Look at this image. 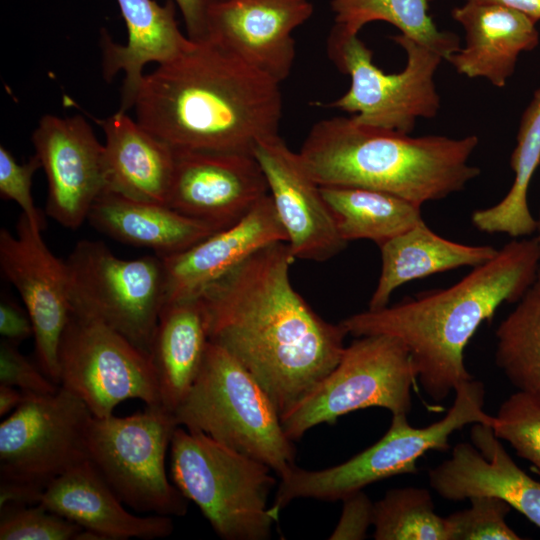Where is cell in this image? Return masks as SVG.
Segmentation results:
<instances>
[{
    "instance_id": "obj_27",
    "label": "cell",
    "mask_w": 540,
    "mask_h": 540,
    "mask_svg": "<svg viewBox=\"0 0 540 540\" xmlns=\"http://www.w3.org/2000/svg\"><path fill=\"white\" fill-rule=\"evenodd\" d=\"M381 272L368 309L389 305L392 293L405 283L460 267H477L498 249L491 245H466L446 239L425 221L379 246Z\"/></svg>"
},
{
    "instance_id": "obj_3",
    "label": "cell",
    "mask_w": 540,
    "mask_h": 540,
    "mask_svg": "<svg viewBox=\"0 0 540 540\" xmlns=\"http://www.w3.org/2000/svg\"><path fill=\"white\" fill-rule=\"evenodd\" d=\"M540 234L514 238L494 258L455 284L422 292L340 322L355 337L386 334L408 349L418 382L434 401H443L472 375L464 351L477 329L504 303H517L536 278Z\"/></svg>"
},
{
    "instance_id": "obj_9",
    "label": "cell",
    "mask_w": 540,
    "mask_h": 540,
    "mask_svg": "<svg viewBox=\"0 0 540 540\" xmlns=\"http://www.w3.org/2000/svg\"><path fill=\"white\" fill-rule=\"evenodd\" d=\"M417 372L406 346L396 337H356L337 365L304 397L281 414L286 435L297 441L309 429L370 407L409 414Z\"/></svg>"
},
{
    "instance_id": "obj_11",
    "label": "cell",
    "mask_w": 540,
    "mask_h": 540,
    "mask_svg": "<svg viewBox=\"0 0 540 540\" xmlns=\"http://www.w3.org/2000/svg\"><path fill=\"white\" fill-rule=\"evenodd\" d=\"M65 263L71 310L105 324L150 355L165 304L162 258L121 259L103 242L85 239Z\"/></svg>"
},
{
    "instance_id": "obj_39",
    "label": "cell",
    "mask_w": 540,
    "mask_h": 540,
    "mask_svg": "<svg viewBox=\"0 0 540 540\" xmlns=\"http://www.w3.org/2000/svg\"><path fill=\"white\" fill-rule=\"evenodd\" d=\"M0 334L3 339L18 346L34 334L27 310L7 297H2L0 302Z\"/></svg>"
},
{
    "instance_id": "obj_1",
    "label": "cell",
    "mask_w": 540,
    "mask_h": 540,
    "mask_svg": "<svg viewBox=\"0 0 540 540\" xmlns=\"http://www.w3.org/2000/svg\"><path fill=\"white\" fill-rule=\"evenodd\" d=\"M295 260L288 243L269 244L199 296L209 341L251 373L280 416L337 365L347 335L293 288Z\"/></svg>"
},
{
    "instance_id": "obj_24",
    "label": "cell",
    "mask_w": 540,
    "mask_h": 540,
    "mask_svg": "<svg viewBox=\"0 0 540 540\" xmlns=\"http://www.w3.org/2000/svg\"><path fill=\"white\" fill-rule=\"evenodd\" d=\"M99 123L105 134V192L167 205L174 149L126 112L118 111Z\"/></svg>"
},
{
    "instance_id": "obj_7",
    "label": "cell",
    "mask_w": 540,
    "mask_h": 540,
    "mask_svg": "<svg viewBox=\"0 0 540 540\" xmlns=\"http://www.w3.org/2000/svg\"><path fill=\"white\" fill-rule=\"evenodd\" d=\"M454 392L452 406L437 422L415 428L410 425L407 414H394L384 436L349 460L323 470L292 466L279 476L271 506L280 512L299 498L342 500L372 483L416 473L419 458L430 450H447L450 436L466 425L481 423L492 427L495 417L483 410L485 387L482 382L465 381Z\"/></svg>"
},
{
    "instance_id": "obj_20",
    "label": "cell",
    "mask_w": 540,
    "mask_h": 540,
    "mask_svg": "<svg viewBox=\"0 0 540 540\" xmlns=\"http://www.w3.org/2000/svg\"><path fill=\"white\" fill-rule=\"evenodd\" d=\"M276 242L287 243V235L267 195L234 225L182 252L160 256L165 270V303L199 297L254 252Z\"/></svg>"
},
{
    "instance_id": "obj_5",
    "label": "cell",
    "mask_w": 540,
    "mask_h": 540,
    "mask_svg": "<svg viewBox=\"0 0 540 540\" xmlns=\"http://www.w3.org/2000/svg\"><path fill=\"white\" fill-rule=\"evenodd\" d=\"M170 450L174 485L220 538H271L279 512L268 505L277 484L269 466L181 426L173 433Z\"/></svg>"
},
{
    "instance_id": "obj_15",
    "label": "cell",
    "mask_w": 540,
    "mask_h": 540,
    "mask_svg": "<svg viewBox=\"0 0 540 540\" xmlns=\"http://www.w3.org/2000/svg\"><path fill=\"white\" fill-rule=\"evenodd\" d=\"M267 195L265 175L252 154L174 149L167 205L187 217L223 230Z\"/></svg>"
},
{
    "instance_id": "obj_42",
    "label": "cell",
    "mask_w": 540,
    "mask_h": 540,
    "mask_svg": "<svg viewBox=\"0 0 540 540\" xmlns=\"http://www.w3.org/2000/svg\"><path fill=\"white\" fill-rule=\"evenodd\" d=\"M28 393L19 388L0 384V416L18 408L27 398Z\"/></svg>"
},
{
    "instance_id": "obj_23",
    "label": "cell",
    "mask_w": 540,
    "mask_h": 540,
    "mask_svg": "<svg viewBox=\"0 0 540 540\" xmlns=\"http://www.w3.org/2000/svg\"><path fill=\"white\" fill-rule=\"evenodd\" d=\"M125 21L128 40L119 45L108 35L101 39L103 75L110 81L123 71L121 108L126 112L134 107L138 90L144 78L146 64L168 62L181 54L191 39L178 28L175 5L168 0L160 5L154 0H117Z\"/></svg>"
},
{
    "instance_id": "obj_2",
    "label": "cell",
    "mask_w": 540,
    "mask_h": 540,
    "mask_svg": "<svg viewBox=\"0 0 540 540\" xmlns=\"http://www.w3.org/2000/svg\"><path fill=\"white\" fill-rule=\"evenodd\" d=\"M280 82L219 44L193 41L144 75L137 122L174 149L252 154L279 134Z\"/></svg>"
},
{
    "instance_id": "obj_19",
    "label": "cell",
    "mask_w": 540,
    "mask_h": 540,
    "mask_svg": "<svg viewBox=\"0 0 540 540\" xmlns=\"http://www.w3.org/2000/svg\"><path fill=\"white\" fill-rule=\"evenodd\" d=\"M470 438L429 471L431 488L452 501L499 498L540 528V482L517 466L490 425L472 424Z\"/></svg>"
},
{
    "instance_id": "obj_28",
    "label": "cell",
    "mask_w": 540,
    "mask_h": 540,
    "mask_svg": "<svg viewBox=\"0 0 540 540\" xmlns=\"http://www.w3.org/2000/svg\"><path fill=\"white\" fill-rule=\"evenodd\" d=\"M540 165V87L522 113L516 146L510 156L514 181L508 193L497 204L475 210L473 226L485 233H504L512 238L537 233V220L528 205V190Z\"/></svg>"
},
{
    "instance_id": "obj_40",
    "label": "cell",
    "mask_w": 540,
    "mask_h": 540,
    "mask_svg": "<svg viewBox=\"0 0 540 540\" xmlns=\"http://www.w3.org/2000/svg\"><path fill=\"white\" fill-rule=\"evenodd\" d=\"M216 0H175L184 18L188 37L193 41L207 39L208 14Z\"/></svg>"
},
{
    "instance_id": "obj_29",
    "label": "cell",
    "mask_w": 540,
    "mask_h": 540,
    "mask_svg": "<svg viewBox=\"0 0 540 540\" xmlns=\"http://www.w3.org/2000/svg\"><path fill=\"white\" fill-rule=\"evenodd\" d=\"M342 238L378 246L423 222L421 206L394 194L362 187H321Z\"/></svg>"
},
{
    "instance_id": "obj_32",
    "label": "cell",
    "mask_w": 540,
    "mask_h": 540,
    "mask_svg": "<svg viewBox=\"0 0 540 540\" xmlns=\"http://www.w3.org/2000/svg\"><path fill=\"white\" fill-rule=\"evenodd\" d=\"M372 525L376 540H447L445 518L425 488L388 490L374 503Z\"/></svg>"
},
{
    "instance_id": "obj_8",
    "label": "cell",
    "mask_w": 540,
    "mask_h": 540,
    "mask_svg": "<svg viewBox=\"0 0 540 540\" xmlns=\"http://www.w3.org/2000/svg\"><path fill=\"white\" fill-rule=\"evenodd\" d=\"M358 34L335 23L327 38L330 60L350 77L349 89L329 106L352 114L362 125L406 134L418 119L434 118L441 107L434 77L444 58L402 34L393 35L406 64L387 74L374 64L372 50Z\"/></svg>"
},
{
    "instance_id": "obj_37",
    "label": "cell",
    "mask_w": 540,
    "mask_h": 540,
    "mask_svg": "<svg viewBox=\"0 0 540 540\" xmlns=\"http://www.w3.org/2000/svg\"><path fill=\"white\" fill-rule=\"evenodd\" d=\"M0 384L39 395L53 394L60 387L28 360L18 350V345L5 339L0 344Z\"/></svg>"
},
{
    "instance_id": "obj_12",
    "label": "cell",
    "mask_w": 540,
    "mask_h": 540,
    "mask_svg": "<svg viewBox=\"0 0 540 540\" xmlns=\"http://www.w3.org/2000/svg\"><path fill=\"white\" fill-rule=\"evenodd\" d=\"M58 364L60 386L78 396L94 417L112 415L129 399L162 406L150 355L105 324L72 310Z\"/></svg>"
},
{
    "instance_id": "obj_6",
    "label": "cell",
    "mask_w": 540,
    "mask_h": 540,
    "mask_svg": "<svg viewBox=\"0 0 540 540\" xmlns=\"http://www.w3.org/2000/svg\"><path fill=\"white\" fill-rule=\"evenodd\" d=\"M173 415L178 426L259 460L278 476L295 465L294 441L269 396L241 363L211 341L191 389Z\"/></svg>"
},
{
    "instance_id": "obj_25",
    "label": "cell",
    "mask_w": 540,
    "mask_h": 540,
    "mask_svg": "<svg viewBox=\"0 0 540 540\" xmlns=\"http://www.w3.org/2000/svg\"><path fill=\"white\" fill-rule=\"evenodd\" d=\"M98 231L120 242L148 248L158 256L182 252L209 235L213 227L165 204L104 192L87 219Z\"/></svg>"
},
{
    "instance_id": "obj_4",
    "label": "cell",
    "mask_w": 540,
    "mask_h": 540,
    "mask_svg": "<svg viewBox=\"0 0 540 540\" xmlns=\"http://www.w3.org/2000/svg\"><path fill=\"white\" fill-rule=\"evenodd\" d=\"M478 144L476 135L412 137L336 116L316 122L298 153L321 187L375 189L422 206L464 190L481 174L469 163Z\"/></svg>"
},
{
    "instance_id": "obj_18",
    "label": "cell",
    "mask_w": 540,
    "mask_h": 540,
    "mask_svg": "<svg viewBox=\"0 0 540 540\" xmlns=\"http://www.w3.org/2000/svg\"><path fill=\"white\" fill-rule=\"evenodd\" d=\"M312 13L308 0H216L207 39L281 83L295 60L293 31Z\"/></svg>"
},
{
    "instance_id": "obj_13",
    "label": "cell",
    "mask_w": 540,
    "mask_h": 540,
    "mask_svg": "<svg viewBox=\"0 0 540 540\" xmlns=\"http://www.w3.org/2000/svg\"><path fill=\"white\" fill-rule=\"evenodd\" d=\"M92 417L87 405L62 386L53 394L28 393L0 424V481L43 493L56 477L87 460Z\"/></svg>"
},
{
    "instance_id": "obj_21",
    "label": "cell",
    "mask_w": 540,
    "mask_h": 540,
    "mask_svg": "<svg viewBox=\"0 0 540 540\" xmlns=\"http://www.w3.org/2000/svg\"><path fill=\"white\" fill-rule=\"evenodd\" d=\"M39 504L102 540H151L165 538L174 530L171 516L127 511L88 459L51 481Z\"/></svg>"
},
{
    "instance_id": "obj_36",
    "label": "cell",
    "mask_w": 540,
    "mask_h": 540,
    "mask_svg": "<svg viewBox=\"0 0 540 540\" xmlns=\"http://www.w3.org/2000/svg\"><path fill=\"white\" fill-rule=\"evenodd\" d=\"M40 167L41 163L36 155L27 163L19 164L6 147L0 146L1 197L16 202L31 224L43 231L45 214L35 206L31 194L32 177Z\"/></svg>"
},
{
    "instance_id": "obj_34",
    "label": "cell",
    "mask_w": 540,
    "mask_h": 540,
    "mask_svg": "<svg viewBox=\"0 0 540 540\" xmlns=\"http://www.w3.org/2000/svg\"><path fill=\"white\" fill-rule=\"evenodd\" d=\"M83 530L39 503L0 507V540H79Z\"/></svg>"
},
{
    "instance_id": "obj_16",
    "label": "cell",
    "mask_w": 540,
    "mask_h": 540,
    "mask_svg": "<svg viewBox=\"0 0 540 540\" xmlns=\"http://www.w3.org/2000/svg\"><path fill=\"white\" fill-rule=\"evenodd\" d=\"M32 142L48 181L47 215L65 228H79L106 191L104 145L80 115L43 116Z\"/></svg>"
},
{
    "instance_id": "obj_17",
    "label": "cell",
    "mask_w": 540,
    "mask_h": 540,
    "mask_svg": "<svg viewBox=\"0 0 540 540\" xmlns=\"http://www.w3.org/2000/svg\"><path fill=\"white\" fill-rule=\"evenodd\" d=\"M253 155L263 170L295 259L323 262L339 254L348 242L340 235L321 188L299 153L278 134L260 141Z\"/></svg>"
},
{
    "instance_id": "obj_10",
    "label": "cell",
    "mask_w": 540,
    "mask_h": 540,
    "mask_svg": "<svg viewBox=\"0 0 540 540\" xmlns=\"http://www.w3.org/2000/svg\"><path fill=\"white\" fill-rule=\"evenodd\" d=\"M178 426L163 406L126 417H92L87 459L117 497L137 512L183 516L188 500L170 483L165 458Z\"/></svg>"
},
{
    "instance_id": "obj_35",
    "label": "cell",
    "mask_w": 540,
    "mask_h": 540,
    "mask_svg": "<svg viewBox=\"0 0 540 540\" xmlns=\"http://www.w3.org/2000/svg\"><path fill=\"white\" fill-rule=\"evenodd\" d=\"M471 507L445 518L447 540H519L521 537L506 523L511 506L489 496L469 499Z\"/></svg>"
},
{
    "instance_id": "obj_41",
    "label": "cell",
    "mask_w": 540,
    "mask_h": 540,
    "mask_svg": "<svg viewBox=\"0 0 540 540\" xmlns=\"http://www.w3.org/2000/svg\"><path fill=\"white\" fill-rule=\"evenodd\" d=\"M465 2L500 4L517 10L536 22L540 20V0H465Z\"/></svg>"
},
{
    "instance_id": "obj_14",
    "label": "cell",
    "mask_w": 540,
    "mask_h": 540,
    "mask_svg": "<svg viewBox=\"0 0 540 540\" xmlns=\"http://www.w3.org/2000/svg\"><path fill=\"white\" fill-rule=\"evenodd\" d=\"M23 213L16 234L0 230V266L19 292L33 325L37 365L60 386L58 350L71 314L68 272Z\"/></svg>"
},
{
    "instance_id": "obj_43",
    "label": "cell",
    "mask_w": 540,
    "mask_h": 540,
    "mask_svg": "<svg viewBox=\"0 0 540 540\" xmlns=\"http://www.w3.org/2000/svg\"><path fill=\"white\" fill-rule=\"evenodd\" d=\"M536 220H537V234H540V207H539L538 217Z\"/></svg>"
},
{
    "instance_id": "obj_33",
    "label": "cell",
    "mask_w": 540,
    "mask_h": 540,
    "mask_svg": "<svg viewBox=\"0 0 540 540\" xmlns=\"http://www.w3.org/2000/svg\"><path fill=\"white\" fill-rule=\"evenodd\" d=\"M494 417V434L540 472V395L518 390Z\"/></svg>"
},
{
    "instance_id": "obj_31",
    "label": "cell",
    "mask_w": 540,
    "mask_h": 540,
    "mask_svg": "<svg viewBox=\"0 0 540 540\" xmlns=\"http://www.w3.org/2000/svg\"><path fill=\"white\" fill-rule=\"evenodd\" d=\"M432 0H330L335 23L359 33L368 23L384 21L400 30V34L440 54L444 60L457 52L459 37L441 31L429 15Z\"/></svg>"
},
{
    "instance_id": "obj_26",
    "label": "cell",
    "mask_w": 540,
    "mask_h": 540,
    "mask_svg": "<svg viewBox=\"0 0 540 540\" xmlns=\"http://www.w3.org/2000/svg\"><path fill=\"white\" fill-rule=\"evenodd\" d=\"M209 343L207 316L199 297L165 303L150 357L161 404L174 412L191 389Z\"/></svg>"
},
{
    "instance_id": "obj_38",
    "label": "cell",
    "mask_w": 540,
    "mask_h": 540,
    "mask_svg": "<svg viewBox=\"0 0 540 540\" xmlns=\"http://www.w3.org/2000/svg\"><path fill=\"white\" fill-rule=\"evenodd\" d=\"M340 519L331 533V540H360L366 538L368 528L373 524V507L363 490L346 496Z\"/></svg>"
},
{
    "instance_id": "obj_30",
    "label": "cell",
    "mask_w": 540,
    "mask_h": 540,
    "mask_svg": "<svg viewBox=\"0 0 540 540\" xmlns=\"http://www.w3.org/2000/svg\"><path fill=\"white\" fill-rule=\"evenodd\" d=\"M495 334L498 368L519 391L540 395V266Z\"/></svg>"
},
{
    "instance_id": "obj_22",
    "label": "cell",
    "mask_w": 540,
    "mask_h": 540,
    "mask_svg": "<svg viewBox=\"0 0 540 540\" xmlns=\"http://www.w3.org/2000/svg\"><path fill=\"white\" fill-rule=\"evenodd\" d=\"M451 14L465 30V46L446 61L457 73L497 88L507 84L520 54L539 44L536 21L507 6L465 2Z\"/></svg>"
}]
</instances>
